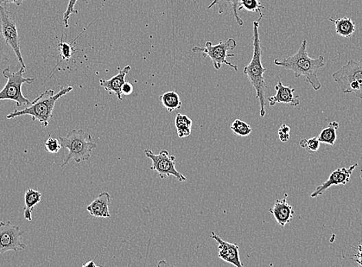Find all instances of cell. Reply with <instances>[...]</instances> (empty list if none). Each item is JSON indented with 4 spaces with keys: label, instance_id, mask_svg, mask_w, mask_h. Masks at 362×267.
Wrapping results in <instances>:
<instances>
[{
    "label": "cell",
    "instance_id": "6da1fadb",
    "mask_svg": "<svg viewBox=\"0 0 362 267\" xmlns=\"http://www.w3.org/2000/svg\"><path fill=\"white\" fill-rule=\"evenodd\" d=\"M308 41L304 40L296 54L284 60L276 59L274 63L278 67L293 71L296 78L304 76L315 91L321 88V82L317 78L319 69L326 67L325 57L319 56L317 58H310L307 51Z\"/></svg>",
    "mask_w": 362,
    "mask_h": 267
},
{
    "label": "cell",
    "instance_id": "7a4b0ae2",
    "mask_svg": "<svg viewBox=\"0 0 362 267\" xmlns=\"http://www.w3.org/2000/svg\"><path fill=\"white\" fill-rule=\"evenodd\" d=\"M259 21L253 23V56L249 65L244 69V73L256 91V97L260 104V116L264 117L266 115L265 95L267 85L264 74L267 69L263 67L262 62V49L260 46L259 36Z\"/></svg>",
    "mask_w": 362,
    "mask_h": 267
},
{
    "label": "cell",
    "instance_id": "3957f363",
    "mask_svg": "<svg viewBox=\"0 0 362 267\" xmlns=\"http://www.w3.org/2000/svg\"><path fill=\"white\" fill-rule=\"evenodd\" d=\"M73 91L72 86L60 87L58 93L53 90H47L40 95L29 106L21 111H15L6 116L8 119L18 117L29 115L34 121L39 120L44 127H47L49 119L53 117V111L57 100Z\"/></svg>",
    "mask_w": 362,
    "mask_h": 267
},
{
    "label": "cell",
    "instance_id": "277c9868",
    "mask_svg": "<svg viewBox=\"0 0 362 267\" xmlns=\"http://www.w3.org/2000/svg\"><path fill=\"white\" fill-rule=\"evenodd\" d=\"M62 148L68 150V154L63 161L61 167H65L71 161L76 163L87 161L91 156L93 150L97 144L92 142L90 133L82 130H73L65 137H59Z\"/></svg>",
    "mask_w": 362,
    "mask_h": 267
},
{
    "label": "cell",
    "instance_id": "5b68a950",
    "mask_svg": "<svg viewBox=\"0 0 362 267\" xmlns=\"http://www.w3.org/2000/svg\"><path fill=\"white\" fill-rule=\"evenodd\" d=\"M332 78L341 92L352 93L362 100V58L348 61L332 74Z\"/></svg>",
    "mask_w": 362,
    "mask_h": 267
},
{
    "label": "cell",
    "instance_id": "8992f818",
    "mask_svg": "<svg viewBox=\"0 0 362 267\" xmlns=\"http://www.w3.org/2000/svg\"><path fill=\"white\" fill-rule=\"evenodd\" d=\"M26 68L22 67L16 73L10 72V67L4 69L3 75L8 79L5 86L0 91V100H11L16 103L18 107L27 106L31 104L27 98L23 96L22 86L25 84H32L35 78H25L23 74Z\"/></svg>",
    "mask_w": 362,
    "mask_h": 267
},
{
    "label": "cell",
    "instance_id": "52a82bcc",
    "mask_svg": "<svg viewBox=\"0 0 362 267\" xmlns=\"http://www.w3.org/2000/svg\"><path fill=\"white\" fill-rule=\"evenodd\" d=\"M0 33L4 38L5 43L14 51L21 67L26 68L21 54L15 16L1 4H0Z\"/></svg>",
    "mask_w": 362,
    "mask_h": 267
},
{
    "label": "cell",
    "instance_id": "ba28073f",
    "mask_svg": "<svg viewBox=\"0 0 362 267\" xmlns=\"http://www.w3.org/2000/svg\"><path fill=\"white\" fill-rule=\"evenodd\" d=\"M237 47V42L234 39L227 41H220L217 45H213L212 42H207L205 47H194V53H202L204 57H210L212 65L216 69H220L222 65L231 67L235 71H238V67L227 61V57L234 56V54H227V51L233 50Z\"/></svg>",
    "mask_w": 362,
    "mask_h": 267
},
{
    "label": "cell",
    "instance_id": "9c48e42d",
    "mask_svg": "<svg viewBox=\"0 0 362 267\" xmlns=\"http://www.w3.org/2000/svg\"><path fill=\"white\" fill-rule=\"evenodd\" d=\"M144 152L152 161L150 170L157 172L161 179L173 176L180 182L187 181V178L176 169L175 156L170 155L168 150H163L158 154L148 149L144 150Z\"/></svg>",
    "mask_w": 362,
    "mask_h": 267
},
{
    "label": "cell",
    "instance_id": "30bf717a",
    "mask_svg": "<svg viewBox=\"0 0 362 267\" xmlns=\"http://www.w3.org/2000/svg\"><path fill=\"white\" fill-rule=\"evenodd\" d=\"M23 233L20 226L14 225L11 222L0 221V255L8 251L18 253L27 249L22 241Z\"/></svg>",
    "mask_w": 362,
    "mask_h": 267
},
{
    "label": "cell",
    "instance_id": "8fae6325",
    "mask_svg": "<svg viewBox=\"0 0 362 267\" xmlns=\"http://www.w3.org/2000/svg\"><path fill=\"white\" fill-rule=\"evenodd\" d=\"M358 167L359 163H357L349 168L343 167L335 170L325 183L316 187L315 191L310 194L311 198H316L322 195L332 186L346 185L350 181L353 171Z\"/></svg>",
    "mask_w": 362,
    "mask_h": 267
},
{
    "label": "cell",
    "instance_id": "7c38bea8",
    "mask_svg": "<svg viewBox=\"0 0 362 267\" xmlns=\"http://www.w3.org/2000/svg\"><path fill=\"white\" fill-rule=\"evenodd\" d=\"M211 238L214 239L218 244V257L225 262L237 267H243L239 255V246L237 244L227 242L222 240L214 232L211 233Z\"/></svg>",
    "mask_w": 362,
    "mask_h": 267
},
{
    "label": "cell",
    "instance_id": "4fadbf2b",
    "mask_svg": "<svg viewBox=\"0 0 362 267\" xmlns=\"http://www.w3.org/2000/svg\"><path fill=\"white\" fill-rule=\"evenodd\" d=\"M275 90L276 91L275 96L268 99L269 106H274L277 104H285L295 107L300 104V97L295 96V88L291 86H285L282 81H278Z\"/></svg>",
    "mask_w": 362,
    "mask_h": 267
},
{
    "label": "cell",
    "instance_id": "5bb4252c",
    "mask_svg": "<svg viewBox=\"0 0 362 267\" xmlns=\"http://www.w3.org/2000/svg\"><path fill=\"white\" fill-rule=\"evenodd\" d=\"M288 194H285L282 200H277L274 207L269 209V212L274 216L279 226L284 227L293 220L295 211L287 202Z\"/></svg>",
    "mask_w": 362,
    "mask_h": 267
},
{
    "label": "cell",
    "instance_id": "9a60e30c",
    "mask_svg": "<svg viewBox=\"0 0 362 267\" xmlns=\"http://www.w3.org/2000/svg\"><path fill=\"white\" fill-rule=\"evenodd\" d=\"M112 197L109 193H101L86 209L93 217L98 218H110L111 217L109 207Z\"/></svg>",
    "mask_w": 362,
    "mask_h": 267
},
{
    "label": "cell",
    "instance_id": "2e32d148",
    "mask_svg": "<svg viewBox=\"0 0 362 267\" xmlns=\"http://www.w3.org/2000/svg\"><path fill=\"white\" fill-rule=\"evenodd\" d=\"M131 67L126 66L118 74L114 76L111 80H100V85L110 94L116 95L118 100H122V87L125 84L126 76L131 71Z\"/></svg>",
    "mask_w": 362,
    "mask_h": 267
},
{
    "label": "cell",
    "instance_id": "e0dca14e",
    "mask_svg": "<svg viewBox=\"0 0 362 267\" xmlns=\"http://www.w3.org/2000/svg\"><path fill=\"white\" fill-rule=\"evenodd\" d=\"M329 21L335 24L336 34L346 39H351L357 31V27L351 18L341 17L337 20L329 18Z\"/></svg>",
    "mask_w": 362,
    "mask_h": 267
},
{
    "label": "cell",
    "instance_id": "ac0fdd59",
    "mask_svg": "<svg viewBox=\"0 0 362 267\" xmlns=\"http://www.w3.org/2000/svg\"><path fill=\"white\" fill-rule=\"evenodd\" d=\"M42 194L33 189H29L25 193L24 200V218L28 221L32 220V212L34 207L41 201Z\"/></svg>",
    "mask_w": 362,
    "mask_h": 267
},
{
    "label": "cell",
    "instance_id": "d6986e66",
    "mask_svg": "<svg viewBox=\"0 0 362 267\" xmlns=\"http://www.w3.org/2000/svg\"><path fill=\"white\" fill-rule=\"evenodd\" d=\"M192 119L184 114H177L175 118V126L177 135L180 138H185L190 135L192 131Z\"/></svg>",
    "mask_w": 362,
    "mask_h": 267
},
{
    "label": "cell",
    "instance_id": "ffe728a7",
    "mask_svg": "<svg viewBox=\"0 0 362 267\" xmlns=\"http://www.w3.org/2000/svg\"><path fill=\"white\" fill-rule=\"evenodd\" d=\"M215 5H218L219 14H224L228 5H231L233 10L234 16L236 19L237 23L239 25H243L244 22L238 14L240 6L238 0H213V2L208 5V9H211Z\"/></svg>",
    "mask_w": 362,
    "mask_h": 267
},
{
    "label": "cell",
    "instance_id": "44dd1931",
    "mask_svg": "<svg viewBox=\"0 0 362 267\" xmlns=\"http://www.w3.org/2000/svg\"><path fill=\"white\" fill-rule=\"evenodd\" d=\"M161 102L165 109L171 113L181 109L182 102L179 93L174 91L165 93L160 97Z\"/></svg>",
    "mask_w": 362,
    "mask_h": 267
},
{
    "label": "cell",
    "instance_id": "7402d4cb",
    "mask_svg": "<svg viewBox=\"0 0 362 267\" xmlns=\"http://www.w3.org/2000/svg\"><path fill=\"white\" fill-rule=\"evenodd\" d=\"M339 128V124L334 121L328 124L326 128L323 129L317 139L320 143L334 146L337 139V130Z\"/></svg>",
    "mask_w": 362,
    "mask_h": 267
},
{
    "label": "cell",
    "instance_id": "603a6c76",
    "mask_svg": "<svg viewBox=\"0 0 362 267\" xmlns=\"http://www.w3.org/2000/svg\"><path fill=\"white\" fill-rule=\"evenodd\" d=\"M230 128L235 135L243 137L249 136L252 132L251 126L239 119L234 120Z\"/></svg>",
    "mask_w": 362,
    "mask_h": 267
},
{
    "label": "cell",
    "instance_id": "cb8c5ba5",
    "mask_svg": "<svg viewBox=\"0 0 362 267\" xmlns=\"http://www.w3.org/2000/svg\"><path fill=\"white\" fill-rule=\"evenodd\" d=\"M245 9L249 12H258L259 14L258 21H260L263 18L262 10L264 9V6L260 4L259 0H242L239 6L238 11Z\"/></svg>",
    "mask_w": 362,
    "mask_h": 267
},
{
    "label": "cell",
    "instance_id": "d4e9b609",
    "mask_svg": "<svg viewBox=\"0 0 362 267\" xmlns=\"http://www.w3.org/2000/svg\"><path fill=\"white\" fill-rule=\"evenodd\" d=\"M80 36V35L74 41H73L71 43H65V42H60L58 45V50H59V59L58 65H56L58 66L61 61L65 60H69L71 58L73 54V43L77 41L78 38Z\"/></svg>",
    "mask_w": 362,
    "mask_h": 267
},
{
    "label": "cell",
    "instance_id": "484cf974",
    "mask_svg": "<svg viewBox=\"0 0 362 267\" xmlns=\"http://www.w3.org/2000/svg\"><path fill=\"white\" fill-rule=\"evenodd\" d=\"M320 141L317 137L302 139L299 142L302 148L306 150L309 154H314L320 148Z\"/></svg>",
    "mask_w": 362,
    "mask_h": 267
},
{
    "label": "cell",
    "instance_id": "4316f807",
    "mask_svg": "<svg viewBox=\"0 0 362 267\" xmlns=\"http://www.w3.org/2000/svg\"><path fill=\"white\" fill-rule=\"evenodd\" d=\"M46 150L49 154H57L62 149V145L59 139L49 137L45 144Z\"/></svg>",
    "mask_w": 362,
    "mask_h": 267
},
{
    "label": "cell",
    "instance_id": "83f0119b",
    "mask_svg": "<svg viewBox=\"0 0 362 267\" xmlns=\"http://www.w3.org/2000/svg\"><path fill=\"white\" fill-rule=\"evenodd\" d=\"M78 0H69L68 5L65 14H63V23H65V27H69V19L71 15L76 14H78V11L75 10V5L77 4Z\"/></svg>",
    "mask_w": 362,
    "mask_h": 267
},
{
    "label": "cell",
    "instance_id": "f1b7e54d",
    "mask_svg": "<svg viewBox=\"0 0 362 267\" xmlns=\"http://www.w3.org/2000/svg\"><path fill=\"white\" fill-rule=\"evenodd\" d=\"M279 139L283 143L288 142L291 137V127L286 124H282L278 130Z\"/></svg>",
    "mask_w": 362,
    "mask_h": 267
},
{
    "label": "cell",
    "instance_id": "f546056e",
    "mask_svg": "<svg viewBox=\"0 0 362 267\" xmlns=\"http://www.w3.org/2000/svg\"><path fill=\"white\" fill-rule=\"evenodd\" d=\"M352 259L354 260L358 266H362V244L359 245L357 252L352 257Z\"/></svg>",
    "mask_w": 362,
    "mask_h": 267
},
{
    "label": "cell",
    "instance_id": "4dcf8cb0",
    "mask_svg": "<svg viewBox=\"0 0 362 267\" xmlns=\"http://www.w3.org/2000/svg\"><path fill=\"white\" fill-rule=\"evenodd\" d=\"M133 91V86L131 84H130L129 82H125V84H124L122 87V94L126 95V96H128V95H131Z\"/></svg>",
    "mask_w": 362,
    "mask_h": 267
},
{
    "label": "cell",
    "instance_id": "1f68e13d",
    "mask_svg": "<svg viewBox=\"0 0 362 267\" xmlns=\"http://www.w3.org/2000/svg\"><path fill=\"white\" fill-rule=\"evenodd\" d=\"M25 0H0V4H16V5H21Z\"/></svg>",
    "mask_w": 362,
    "mask_h": 267
},
{
    "label": "cell",
    "instance_id": "d6a6232c",
    "mask_svg": "<svg viewBox=\"0 0 362 267\" xmlns=\"http://www.w3.org/2000/svg\"><path fill=\"white\" fill-rule=\"evenodd\" d=\"M82 266L87 267V266H93V267H98V266L94 263L93 260H90V262L85 263L82 264Z\"/></svg>",
    "mask_w": 362,
    "mask_h": 267
},
{
    "label": "cell",
    "instance_id": "836d02e7",
    "mask_svg": "<svg viewBox=\"0 0 362 267\" xmlns=\"http://www.w3.org/2000/svg\"><path fill=\"white\" fill-rule=\"evenodd\" d=\"M361 178L362 179V168L361 169Z\"/></svg>",
    "mask_w": 362,
    "mask_h": 267
},
{
    "label": "cell",
    "instance_id": "e575fe53",
    "mask_svg": "<svg viewBox=\"0 0 362 267\" xmlns=\"http://www.w3.org/2000/svg\"><path fill=\"white\" fill-rule=\"evenodd\" d=\"M0 36H1V33H0Z\"/></svg>",
    "mask_w": 362,
    "mask_h": 267
}]
</instances>
